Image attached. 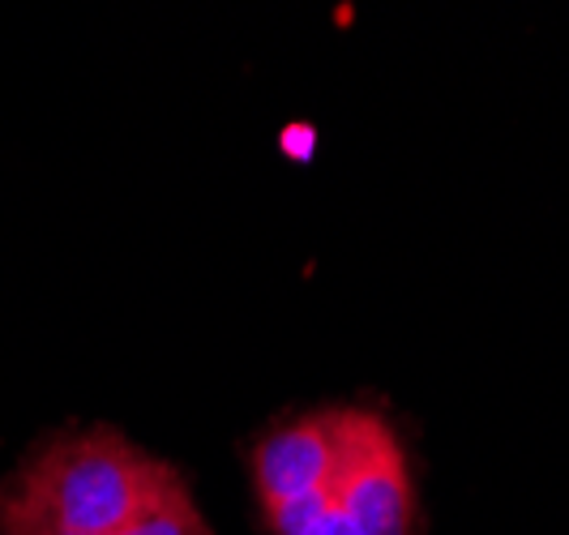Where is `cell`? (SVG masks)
<instances>
[{
  "mask_svg": "<svg viewBox=\"0 0 569 535\" xmlns=\"http://www.w3.org/2000/svg\"><path fill=\"white\" fill-rule=\"evenodd\" d=\"M184 476L116 428L48 437L0 484V527L112 535L133 527Z\"/></svg>",
  "mask_w": 569,
  "mask_h": 535,
  "instance_id": "obj_1",
  "label": "cell"
},
{
  "mask_svg": "<svg viewBox=\"0 0 569 535\" xmlns=\"http://www.w3.org/2000/svg\"><path fill=\"white\" fill-rule=\"evenodd\" d=\"M347 527L356 535H416L420 506L416 484L395 428L377 412L339 407V450L326 484Z\"/></svg>",
  "mask_w": 569,
  "mask_h": 535,
  "instance_id": "obj_2",
  "label": "cell"
},
{
  "mask_svg": "<svg viewBox=\"0 0 569 535\" xmlns=\"http://www.w3.org/2000/svg\"><path fill=\"white\" fill-rule=\"evenodd\" d=\"M335 450H339V407L309 412L266 433L253 450V484L261 509L326 493L335 472Z\"/></svg>",
  "mask_w": 569,
  "mask_h": 535,
  "instance_id": "obj_3",
  "label": "cell"
},
{
  "mask_svg": "<svg viewBox=\"0 0 569 535\" xmlns=\"http://www.w3.org/2000/svg\"><path fill=\"white\" fill-rule=\"evenodd\" d=\"M0 535H57V532H39V527H0ZM112 535H210V523L201 518L198 502L189 493V484H176L159 506L142 514L133 527Z\"/></svg>",
  "mask_w": 569,
  "mask_h": 535,
  "instance_id": "obj_4",
  "label": "cell"
},
{
  "mask_svg": "<svg viewBox=\"0 0 569 535\" xmlns=\"http://www.w3.org/2000/svg\"><path fill=\"white\" fill-rule=\"evenodd\" d=\"M266 523H270V535H356L326 493L266 506Z\"/></svg>",
  "mask_w": 569,
  "mask_h": 535,
  "instance_id": "obj_5",
  "label": "cell"
}]
</instances>
